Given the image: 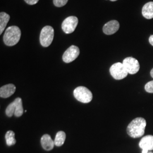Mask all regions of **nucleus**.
Listing matches in <instances>:
<instances>
[{
  "label": "nucleus",
  "instance_id": "obj_10",
  "mask_svg": "<svg viewBox=\"0 0 153 153\" xmlns=\"http://www.w3.org/2000/svg\"><path fill=\"white\" fill-rule=\"evenodd\" d=\"M120 27V24L116 20H112L105 23L103 27V33L107 35H111L116 33Z\"/></svg>",
  "mask_w": 153,
  "mask_h": 153
},
{
  "label": "nucleus",
  "instance_id": "obj_7",
  "mask_svg": "<svg viewBox=\"0 0 153 153\" xmlns=\"http://www.w3.org/2000/svg\"><path fill=\"white\" fill-rule=\"evenodd\" d=\"M78 23V19L75 16H71L66 18L62 22L61 27L64 33L69 34L73 33Z\"/></svg>",
  "mask_w": 153,
  "mask_h": 153
},
{
  "label": "nucleus",
  "instance_id": "obj_5",
  "mask_svg": "<svg viewBox=\"0 0 153 153\" xmlns=\"http://www.w3.org/2000/svg\"><path fill=\"white\" fill-rule=\"evenodd\" d=\"M54 38V29L50 26L42 28L40 34V42L44 47H48L52 43Z\"/></svg>",
  "mask_w": 153,
  "mask_h": 153
},
{
  "label": "nucleus",
  "instance_id": "obj_4",
  "mask_svg": "<svg viewBox=\"0 0 153 153\" xmlns=\"http://www.w3.org/2000/svg\"><path fill=\"white\" fill-rule=\"evenodd\" d=\"M74 96L78 101L83 103H90L93 99L92 93L88 88L84 86H79L75 88Z\"/></svg>",
  "mask_w": 153,
  "mask_h": 153
},
{
  "label": "nucleus",
  "instance_id": "obj_25",
  "mask_svg": "<svg viewBox=\"0 0 153 153\" xmlns=\"http://www.w3.org/2000/svg\"><path fill=\"white\" fill-rule=\"evenodd\" d=\"M151 153V152H150V153Z\"/></svg>",
  "mask_w": 153,
  "mask_h": 153
},
{
  "label": "nucleus",
  "instance_id": "obj_23",
  "mask_svg": "<svg viewBox=\"0 0 153 153\" xmlns=\"http://www.w3.org/2000/svg\"><path fill=\"white\" fill-rule=\"evenodd\" d=\"M150 75L152 78H153V68L152 69V71H150Z\"/></svg>",
  "mask_w": 153,
  "mask_h": 153
},
{
  "label": "nucleus",
  "instance_id": "obj_19",
  "mask_svg": "<svg viewBox=\"0 0 153 153\" xmlns=\"http://www.w3.org/2000/svg\"><path fill=\"white\" fill-rule=\"evenodd\" d=\"M145 90L149 93H153V80L148 82L145 86Z\"/></svg>",
  "mask_w": 153,
  "mask_h": 153
},
{
  "label": "nucleus",
  "instance_id": "obj_6",
  "mask_svg": "<svg viewBox=\"0 0 153 153\" xmlns=\"http://www.w3.org/2000/svg\"><path fill=\"white\" fill-rule=\"evenodd\" d=\"M110 74L116 80L123 79L129 74L123 63L116 62L111 66Z\"/></svg>",
  "mask_w": 153,
  "mask_h": 153
},
{
  "label": "nucleus",
  "instance_id": "obj_2",
  "mask_svg": "<svg viewBox=\"0 0 153 153\" xmlns=\"http://www.w3.org/2000/svg\"><path fill=\"white\" fill-rule=\"evenodd\" d=\"M21 36L20 28L16 26H10L6 30L3 38L4 42L7 46H14L19 42Z\"/></svg>",
  "mask_w": 153,
  "mask_h": 153
},
{
  "label": "nucleus",
  "instance_id": "obj_24",
  "mask_svg": "<svg viewBox=\"0 0 153 153\" xmlns=\"http://www.w3.org/2000/svg\"><path fill=\"white\" fill-rule=\"evenodd\" d=\"M111 1H117V0H110Z\"/></svg>",
  "mask_w": 153,
  "mask_h": 153
},
{
  "label": "nucleus",
  "instance_id": "obj_18",
  "mask_svg": "<svg viewBox=\"0 0 153 153\" xmlns=\"http://www.w3.org/2000/svg\"><path fill=\"white\" fill-rule=\"evenodd\" d=\"M53 4L56 6L60 7L65 5L68 0H53Z\"/></svg>",
  "mask_w": 153,
  "mask_h": 153
},
{
  "label": "nucleus",
  "instance_id": "obj_12",
  "mask_svg": "<svg viewBox=\"0 0 153 153\" xmlns=\"http://www.w3.org/2000/svg\"><path fill=\"white\" fill-rule=\"evenodd\" d=\"M139 146L141 149L148 150H153V136L148 135L143 137L139 143Z\"/></svg>",
  "mask_w": 153,
  "mask_h": 153
},
{
  "label": "nucleus",
  "instance_id": "obj_8",
  "mask_svg": "<svg viewBox=\"0 0 153 153\" xmlns=\"http://www.w3.org/2000/svg\"><path fill=\"white\" fill-rule=\"evenodd\" d=\"M123 64L125 66L128 73L130 74H136L140 68L139 62L137 59L131 57L126 58L123 60Z\"/></svg>",
  "mask_w": 153,
  "mask_h": 153
},
{
  "label": "nucleus",
  "instance_id": "obj_14",
  "mask_svg": "<svg viewBox=\"0 0 153 153\" xmlns=\"http://www.w3.org/2000/svg\"><path fill=\"white\" fill-rule=\"evenodd\" d=\"M142 16L148 19L153 18V2H149L143 6Z\"/></svg>",
  "mask_w": 153,
  "mask_h": 153
},
{
  "label": "nucleus",
  "instance_id": "obj_11",
  "mask_svg": "<svg viewBox=\"0 0 153 153\" xmlns=\"http://www.w3.org/2000/svg\"><path fill=\"white\" fill-rule=\"evenodd\" d=\"M16 87L13 84H7L0 88V97L3 98L10 97L16 92Z\"/></svg>",
  "mask_w": 153,
  "mask_h": 153
},
{
  "label": "nucleus",
  "instance_id": "obj_17",
  "mask_svg": "<svg viewBox=\"0 0 153 153\" xmlns=\"http://www.w3.org/2000/svg\"><path fill=\"white\" fill-rule=\"evenodd\" d=\"M6 142L7 146H10L16 143V140L15 138V133L12 131H7L5 134Z\"/></svg>",
  "mask_w": 153,
  "mask_h": 153
},
{
  "label": "nucleus",
  "instance_id": "obj_21",
  "mask_svg": "<svg viewBox=\"0 0 153 153\" xmlns=\"http://www.w3.org/2000/svg\"><path fill=\"white\" fill-rule=\"evenodd\" d=\"M149 41L150 44L153 46V35H151V36H150L149 39Z\"/></svg>",
  "mask_w": 153,
  "mask_h": 153
},
{
  "label": "nucleus",
  "instance_id": "obj_1",
  "mask_svg": "<svg viewBox=\"0 0 153 153\" xmlns=\"http://www.w3.org/2000/svg\"><path fill=\"white\" fill-rule=\"evenodd\" d=\"M146 121L142 117L133 119L128 126L126 132L130 137L136 138L142 137L145 133Z\"/></svg>",
  "mask_w": 153,
  "mask_h": 153
},
{
  "label": "nucleus",
  "instance_id": "obj_22",
  "mask_svg": "<svg viewBox=\"0 0 153 153\" xmlns=\"http://www.w3.org/2000/svg\"><path fill=\"white\" fill-rule=\"evenodd\" d=\"M148 152H149V150H148L143 149V150H142V153H148Z\"/></svg>",
  "mask_w": 153,
  "mask_h": 153
},
{
  "label": "nucleus",
  "instance_id": "obj_13",
  "mask_svg": "<svg viewBox=\"0 0 153 153\" xmlns=\"http://www.w3.org/2000/svg\"><path fill=\"white\" fill-rule=\"evenodd\" d=\"M41 144L42 148L47 151L52 150L55 146V142L52 140L49 134H45L41 138Z\"/></svg>",
  "mask_w": 153,
  "mask_h": 153
},
{
  "label": "nucleus",
  "instance_id": "obj_3",
  "mask_svg": "<svg viewBox=\"0 0 153 153\" xmlns=\"http://www.w3.org/2000/svg\"><path fill=\"white\" fill-rule=\"evenodd\" d=\"M23 112L22 99L17 98L7 107L6 115L8 117H11L13 115L16 117H20L23 115Z\"/></svg>",
  "mask_w": 153,
  "mask_h": 153
},
{
  "label": "nucleus",
  "instance_id": "obj_20",
  "mask_svg": "<svg viewBox=\"0 0 153 153\" xmlns=\"http://www.w3.org/2000/svg\"><path fill=\"white\" fill-rule=\"evenodd\" d=\"M39 0H25V1L30 5H33L36 4Z\"/></svg>",
  "mask_w": 153,
  "mask_h": 153
},
{
  "label": "nucleus",
  "instance_id": "obj_15",
  "mask_svg": "<svg viewBox=\"0 0 153 153\" xmlns=\"http://www.w3.org/2000/svg\"><path fill=\"white\" fill-rule=\"evenodd\" d=\"M10 20V16L5 12L0 13V34L1 35Z\"/></svg>",
  "mask_w": 153,
  "mask_h": 153
},
{
  "label": "nucleus",
  "instance_id": "obj_9",
  "mask_svg": "<svg viewBox=\"0 0 153 153\" xmlns=\"http://www.w3.org/2000/svg\"><path fill=\"white\" fill-rule=\"evenodd\" d=\"M80 53V51L78 47L71 45L66 50L62 56V60L66 63H70L75 60Z\"/></svg>",
  "mask_w": 153,
  "mask_h": 153
},
{
  "label": "nucleus",
  "instance_id": "obj_16",
  "mask_svg": "<svg viewBox=\"0 0 153 153\" xmlns=\"http://www.w3.org/2000/svg\"><path fill=\"white\" fill-rule=\"evenodd\" d=\"M66 134L64 131H60L57 133L55 137V145L57 146H61L65 141Z\"/></svg>",
  "mask_w": 153,
  "mask_h": 153
}]
</instances>
